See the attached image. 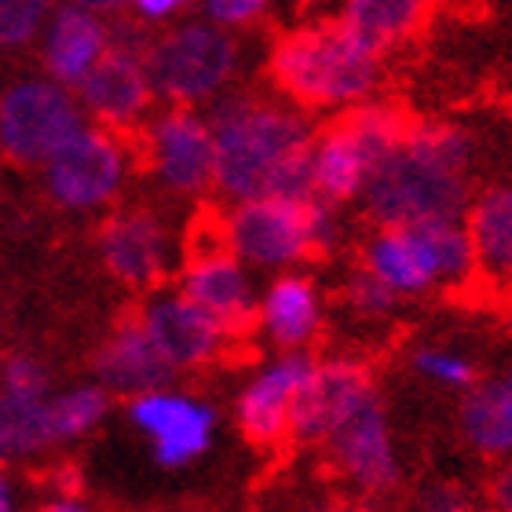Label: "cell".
I'll return each mask as SVG.
<instances>
[{
  "instance_id": "obj_1",
  "label": "cell",
  "mask_w": 512,
  "mask_h": 512,
  "mask_svg": "<svg viewBox=\"0 0 512 512\" xmlns=\"http://www.w3.org/2000/svg\"><path fill=\"white\" fill-rule=\"evenodd\" d=\"M216 139V191L231 205L256 198L311 202L315 125L308 114L253 92H224L205 107Z\"/></svg>"
},
{
  "instance_id": "obj_2",
  "label": "cell",
  "mask_w": 512,
  "mask_h": 512,
  "mask_svg": "<svg viewBox=\"0 0 512 512\" xmlns=\"http://www.w3.org/2000/svg\"><path fill=\"white\" fill-rule=\"evenodd\" d=\"M472 136L450 121H414L366 187L363 202L381 227L465 220L472 202Z\"/></svg>"
},
{
  "instance_id": "obj_3",
  "label": "cell",
  "mask_w": 512,
  "mask_h": 512,
  "mask_svg": "<svg viewBox=\"0 0 512 512\" xmlns=\"http://www.w3.org/2000/svg\"><path fill=\"white\" fill-rule=\"evenodd\" d=\"M267 74L297 110H348L370 103L384 77V59L370 52L341 19L308 22L282 33Z\"/></svg>"
},
{
  "instance_id": "obj_4",
  "label": "cell",
  "mask_w": 512,
  "mask_h": 512,
  "mask_svg": "<svg viewBox=\"0 0 512 512\" xmlns=\"http://www.w3.org/2000/svg\"><path fill=\"white\" fill-rule=\"evenodd\" d=\"M224 246L256 271H282L304 264L311 256L330 253L341 238V224L333 216V205L311 198V202H282V198H256V202L231 205L224 216H216Z\"/></svg>"
},
{
  "instance_id": "obj_5",
  "label": "cell",
  "mask_w": 512,
  "mask_h": 512,
  "mask_svg": "<svg viewBox=\"0 0 512 512\" xmlns=\"http://www.w3.org/2000/svg\"><path fill=\"white\" fill-rule=\"evenodd\" d=\"M410 125L414 121L395 103L370 99L315 132V150H311L315 198L326 205L359 202L377 169L406 139Z\"/></svg>"
},
{
  "instance_id": "obj_6",
  "label": "cell",
  "mask_w": 512,
  "mask_h": 512,
  "mask_svg": "<svg viewBox=\"0 0 512 512\" xmlns=\"http://www.w3.org/2000/svg\"><path fill=\"white\" fill-rule=\"evenodd\" d=\"M238 59L242 52L235 33L220 30L202 15L180 19L147 41L154 96L180 110H202L224 96L238 70Z\"/></svg>"
},
{
  "instance_id": "obj_7",
  "label": "cell",
  "mask_w": 512,
  "mask_h": 512,
  "mask_svg": "<svg viewBox=\"0 0 512 512\" xmlns=\"http://www.w3.org/2000/svg\"><path fill=\"white\" fill-rule=\"evenodd\" d=\"M41 187L59 209L70 213H99L110 209L132 176V147L125 136L107 128L85 125L44 161Z\"/></svg>"
},
{
  "instance_id": "obj_8",
  "label": "cell",
  "mask_w": 512,
  "mask_h": 512,
  "mask_svg": "<svg viewBox=\"0 0 512 512\" xmlns=\"http://www.w3.org/2000/svg\"><path fill=\"white\" fill-rule=\"evenodd\" d=\"M85 125L77 96L52 77H22L0 92V158L15 165L41 169Z\"/></svg>"
},
{
  "instance_id": "obj_9",
  "label": "cell",
  "mask_w": 512,
  "mask_h": 512,
  "mask_svg": "<svg viewBox=\"0 0 512 512\" xmlns=\"http://www.w3.org/2000/svg\"><path fill=\"white\" fill-rule=\"evenodd\" d=\"M114 44L107 59L88 74V81L77 88L74 96L85 110L88 125H99L125 136L132 128H143L150 121L154 107V85L147 70V41L132 22H110Z\"/></svg>"
},
{
  "instance_id": "obj_10",
  "label": "cell",
  "mask_w": 512,
  "mask_h": 512,
  "mask_svg": "<svg viewBox=\"0 0 512 512\" xmlns=\"http://www.w3.org/2000/svg\"><path fill=\"white\" fill-rule=\"evenodd\" d=\"M183 297L198 304V308L224 326L231 337H246L256 330V297L253 275L249 267L238 260L220 238V224L216 220H202L194 231L191 253L180 267V286Z\"/></svg>"
},
{
  "instance_id": "obj_11",
  "label": "cell",
  "mask_w": 512,
  "mask_h": 512,
  "mask_svg": "<svg viewBox=\"0 0 512 512\" xmlns=\"http://www.w3.org/2000/svg\"><path fill=\"white\" fill-rule=\"evenodd\" d=\"M143 161L176 198H198L216 183V139L205 110L169 107L143 125Z\"/></svg>"
},
{
  "instance_id": "obj_12",
  "label": "cell",
  "mask_w": 512,
  "mask_h": 512,
  "mask_svg": "<svg viewBox=\"0 0 512 512\" xmlns=\"http://www.w3.org/2000/svg\"><path fill=\"white\" fill-rule=\"evenodd\" d=\"M136 319L172 374H194V370L224 363L235 341L220 322L183 297L180 289H154L136 311Z\"/></svg>"
},
{
  "instance_id": "obj_13",
  "label": "cell",
  "mask_w": 512,
  "mask_h": 512,
  "mask_svg": "<svg viewBox=\"0 0 512 512\" xmlns=\"http://www.w3.org/2000/svg\"><path fill=\"white\" fill-rule=\"evenodd\" d=\"M128 421L147 436L158 465L183 469L213 447L220 414L202 395L180 392V388H158V392H147L128 403Z\"/></svg>"
},
{
  "instance_id": "obj_14",
  "label": "cell",
  "mask_w": 512,
  "mask_h": 512,
  "mask_svg": "<svg viewBox=\"0 0 512 512\" xmlns=\"http://www.w3.org/2000/svg\"><path fill=\"white\" fill-rule=\"evenodd\" d=\"M96 246L103 267L136 293H154L176 264V246L165 220L139 205L110 213L99 227Z\"/></svg>"
},
{
  "instance_id": "obj_15",
  "label": "cell",
  "mask_w": 512,
  "mask_h": 512,
  "mask_svg": "<svg viewBox=\"0 0 512 512\" xmlns=\"http://www.w3.org/2000/svg\"><path fill=\"white\" fill-rule=\"evenodd\" d=\"M377 395L370 366L359 359H315L311 377L293 410V443H330L359 410Z\"/></svg>"
},
{
  "instance_id": "obj_16",
  "label": "cell",
  "mask_w": 512,
  "mask_h": 512,
  "mask_svg": "<svg viewBox=\"0 0 512 512\" xmlns=\"http://www.w3.org/2000/svg\"><path fill=\"white\" fill-rule=\"evenodd\" d=\"M311 366L315 359L308 352H278L275 359L256 366L253 377L242 384L235 417L253 447H278L289 439L293 410L311 377Z\"/></svg>"
},
{
  "instance_id": "obj_17",
  "label": "cell",
  "mask_w": 512,
  "mask_h": 512,
  "mask_svg": "<svg viewBox=\"0 0 512 512\" xmlns=\"http://www.w3.org/2000/svg\"><path fill=\"white\" fill-rule=\"evenodd\" d=\"M333 458V469L352 483L366 498H388L403 483V461L395 450L392 425L384 414L381 395H374L337 436L326 443Z\"/></svg>"
},
{
  "instance_id": "obj_18",
  "label": "cell",
  "mask_w": 512,
  "mask_h": 512,
  "mask_svg": "<svg viewBox=\"0 0 512 512\" xmlns=\"http://www.w3.org/2000/svg\"><path fill=\"white\" fill-rule=\"evenodd\" d=\"M110 44H114V33L96 4H59L48 11V22L41 30V59L48 70L44 77L77 92L88 74L107 59Z\"/></svg>"
},
{
  "instance_id": "obj_19",
  "label": "cell",
  "mask_w": 512,
  "mask_h": 512,
  "mask_svg": "<svg viewBox=\"0 0 512 512\" xmlns=\"http://www.w3.org/2000/svg\"><path fill=\"white\" fill-rule=\"evenodd\" d=\"M363 271L392 289L395 297H421L443 289L436 246L425 224L381 227L363 249Z\"/></svg>"
},
{
  "instance_id": "obj_20",
  "label": "cell",
  "mask_w": 512,
  "mask_h": 512,
  "mask_svg": "<svg viewBox=\"0 0 512 512\" xmlns=\"http://www.w3.org/2000/svg\"><path fill=\"white\" fill-rule=\"evenodd\" d=\"M172 370L150 344L136 315L121 319L96 352V384L110 395H128V403L158 388H172Z\"/></svg>"
},
{
  "instance_id": "obj_21",
  "label": "cell",
  "mask_w": 512,
  "mask_h": 512,
  "mask_svg": "<svg viewBox=\"0 0 512 512\" xmlns=\"http://www.w3.org/2000/svg\"><path fill=\"white\" fill-rule=\"evenodd\" d=\"M256 326L278 352H304L322 330V293L308 275H278L267 282Z\"/></svg>"
},
{
  "instance_id": "obj_22",
  "label": "cell",
  "mask_w": 512,
  "mask_h": 512,
  "mask_svg": "<svg viewBox=\"0 0 512 512\" xmlns=\"http://www.w3.org/2000/svg\"><path fill=\"white\" fill-rule=\"evenodd\" d=\"M465 227L476 253V278L512 289V183H491L469 202Z\"/></svg>"
},
{
  "instance_id": "obj_23",
  "label": "cell",
  "mask_w": 512,
  "mask_h": 512,
  "mask_svg": "<svg viewBox=\"0 0 512 512\" xmlns=\"http://www.w3.org/2000/svg\"><path fill=\"white\" fill-rule=\"evenodd\" d=\"M461 436L476 454L512 461V363L472 384L458 410Z\"/></svg>"
},
{
  "instance_id": "obj_24",
  "label": "cell",
  "mask_w": 512,
  "mask_h": 512,
  "mask_svg": "<svg viewBox=\"0 0 512 512\" xmlns=\"http://www.w3.org/2000/svg\"><path fill=\"white\" fill-rule=\"evenodd\" d=\"M425 4L417 0H348L341 11L344 30H352L359 41L384 59L399 44H406L425 22Z\"/></svg>"
},
{
  "instance_id": "obj_25",
  "label": "cell",
  "mask_w": 512,
  "mask_h": 512,
  "mask_svg": "<svg viewBox=\"0 0 512 512\" xmlns=\"http://www.w3.org/2000/svg\"><path fill=\"white\" fill-rule=\"evenodd\" d=\"M55 447L48 399H11L0 395V469L41 458Z\"/></svg>"
},
{
  "instance_id": "obj_26",
  "label": "cell",
  "mask_w": 512,
  "mask_h": 512,
  "mask_svg": "<svg viewBox=\"0 0 512 512\" xmlns=\"http://www.w3.org/2000/svg\"><path fill=\"white\" fill-rule=\"evenodd\" d=\"M110 414V392L99 384H74L48 399V417H52V436L59 443H74L96 432Z\"/></svg>"
},
{
  "instance_id": "obj_27",
  "label": "cell",
  "mask_w": 512,
  "mask_h": 512,
  "mask_svg": "<svg viewBox=\"0 0 512 512\" xmlns=\"http://www.w3.org/2000/svg\"><path fill=\"white\" fill-rule=\"evenodd\" d=\"M410 366L425 381L439 384V388H450V392H469L472 384L480 381L476 377V363L469 355L454 352V348H436V344H425L410 355Z\"/></svg>"
},
{
  "instance_id": "obj_28",
  "label": "cell",
  "mask_w": 512,
  "mask_h": 512,
  "mask_svg": "<svg viewBox=\"0 0 512 512\" xmlns=\"http://www.w3.org/2000/svg\"><path fill=\"white\" fill-rule=\"evenodd\" d=\"M48 11L52 8L41 0H0V52H19L41 41Z\"/></svg>"
},
{
  "instance_id": "obj_29",
  "label": "cell",
  "mask_w": 512,
  "mask_h": 512,
  "mask_svg": "<svg viewBox=\"0 0 512 512\" xmlns=\"http://www.w3.org/2000/svg\"><path fill=\"white\" fill-rule=\"evenodd\" d=\"M0 395L11 399H52V374L30 352H15L0 363Z\"/></svg>"
},
{
  "instance_id": "obj_30",
  "label": "cell",
  "mask_w": 512,
  "mask_h": 512,
  "mask_svg": "<svg viewBox=\"0 0 512 512\" xmlns=\"http://www.w3.org/2000/svg\"><path fill=\"white\" fill-rule=\"evenodd\" d=\"M414 512H476V498L458 480H428L417 487Z\"/></svg>"
},
{
  "instance_id": "obj_31",
  "label": "cell",
  "mask_w": 512,
  "mask_h": 512,
  "mask_svg": "<svg viewBox=\"0 0 512 512\" xmlns=\"http://www.w3.org/2000/svg\"><path fill=\"white\" fill-rule=\"evenodd\" d=\"M344 293H348V304H352V311H359V315H366V319L392 315L395 304H399V297H395L392 289L381 286L374 275H366L363 267L348 278V289H344Z\"/></svg>"
},
{
  "instance_id": "obj_32",
  "label": "cell",
  "mask_w": 512,
  "mask_h": 512,
  "mask_svg": "<svg viewBox=\"0 0 512 512\" xmlns=\"http://www.w3.org/2000/svg\"><path fill=\"white\" fill-rule=\"evenodd\" d=\"M267 4L264 0H205L202 19H209L220 30H246L256 19H264Z\"/></svg>"
},
{
  "instance_id": "obj_33",
  "label": "cell",
  "mask_w": 512,
  "mask_h": 512,
  "mask_svg": "<svg viewBox=\"0 0 512 512\" xmlns=\"http://www.w3.org/2000/svg\"><path fill=\"white\" fill-rule=\"evenodd\" d=\"M183 0H136L132 4V22L136 26H154V30H169L180 22Z\"/></svg>"
},
{
  "instance_id": "obj_34",
  "label": "cell",
  "mask_w": 512,
  "mask_h": 512,
  "mask_svg": "<svg viewBox=\"0 0 512 512\" xmlns=\"http://www.w3.org/2000/svg\"><path fill=\"white\" fill-rule=\"evenodd\" d=\"M487 509L512 512V461H502L487 480Z\"/></svg>"
},
{
  "instance_id": "obj_35",
  "label": "cell",
  "mask_w": 512,
  "mask_h": 512,
  "mask_svg": "<svg viewBox=\"0 0 512 512\" xmlns=\"http://www.w3.org/2000/svg\"><path fill=\"white\" fill-rule=\"evenodd\" d=\"M37 512H96V509H92V502L77 491L74 483H63L59 491H52L41 505H37Z\"/></svg>"
},
{
  "instance_id": "obj_36",
  "label": "cell",
  "mask_w": 512,
  "mask_h": 512,
  "mask_svg": "<svg viewBox=\"0 0 512 512\" xmlns=\"http://www.w3.org/2000/svg\"><path fill=\"white\" fill-rule=\"evenodd\" d=\"M0 512H22V491L8 469H0Z\"/></svg>"
},
{
  "instance_id": "obj_37",
  "label": "cell",
  "mask_w": 512,
  "mask_h": 512,
  "mask_svg": "<svg viewBox=\"0 0 512 512\" xmlns=\"http://www.w3.org/2000/svg\"><path fill=\"white\" fill-rule=\"evenodd\" d=\"M300 512H355L348 505H337V502H326V505H311V509H300Z\"/></svg>"
}]
</instances>
